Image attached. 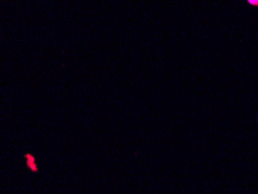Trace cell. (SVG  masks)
Returning <instances> with one entry per match:
<instances>
[{"label": "cell", "instance_id": "6da1fadb", "mask_svg": "<svg viewBox=\"0 0 258 194\" xmlns=\"http://www.w3.org/2000/svg\"><path fill=\"white\" fill-rule=\"evenodd\" d=\"M251 6H258V0H246Z\"/></svg>", "mask_w": 258, "mask_h": 194}]
</instances>
